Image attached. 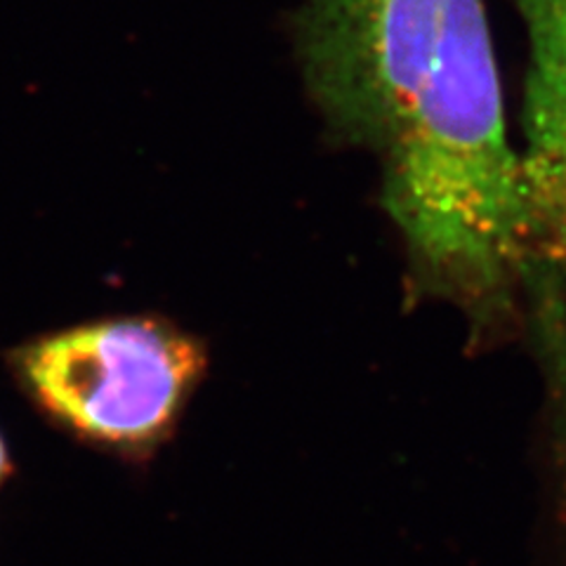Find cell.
Listing matches in <instances>:
<instances>
[{
    "mask_svg": "<svg viewBox=\"0 0 566 566\" xmlns=\"http://www.w3.org/2000/svg\"><path fill=\"white\" fill-rule=\"evenodd\" d=\"M305 55L328 114L378 156L416 289L472 345L517 338L536 258L486 0H312Z\"/></svg>",
    "mask_w": 566,
    "mask_h": 566,
    "instance_id": "cell-1",
    "label": "cell"
},
{
    "mask_svg": "<svg viewBox=\"0 0 566 566\" xmlns=\"http://www.w3.org/2000/svg\"><path fill=\"white\" fill-rule=\"evenodd\" d=\"M41 409L95 447L154 451L172 432L206 368L201 345L151 318L74 326L17 352Z\"/></svg>",
    "mask_w": 566,
    "mask_h": 566,
    "instance_id": "cell-2",
    "label": "cell"
},
{
    "mask_svg": "<svg viewBox=\"0 0 566 566\" xmlns=\"http://www.w3.org/2000/svg\"><path fill=\"white\" fill-rule=\"evenodd\" d=\"M526 39L517 145L536 258L531 326L562 343L566 326V0H507Z\"/></svg>",
    "mask_w": 566,
    "mask_h": 566,
    "instance_id": "cell-3",
    "label": "cell"
},
{
    "mask_svg": "<svg viewBox=\"0 0 566 566\" xmlns=\"http://www.w3.org/2000/svg\"><path fill=\"white\" fill-rule=\"evenodd\" d=\"M10 474H12V460H10V451L6 447V439H3V434H0V486L6 484Z\"/></svg>",
    "mask_w": 566,
    "mask_h": 566,
    "instance_id": "cell-4",
    "label": "cell"
}]
</instances>
